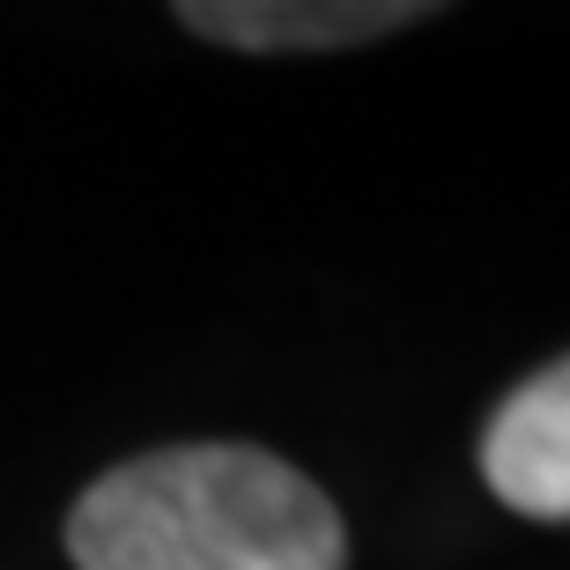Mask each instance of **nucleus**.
Returning a JSON list of instances; mask_svg holds the SVG:
<instances>
[{"label": "nucleus", "instance_id": "3", "mask_svg": "<svg viewBox=\"0 0 570 570\" xmlns=\"http://www.w3.org/2000/svg\"><path fill=\"white\" fill-rule=\"evenodd\" d=\"M482 482L519 519H541V527L570 519V356L497 407L482 438Z\"/></svg>", "mask_w": 570, "mask_h": 570}, {"label": "nucleus", "instance_id": "1", "mask_svg": "<svg viewBox=\"0 0 570 570\" xmlns=\"http://www.w3.org/2000/svg\"><path fill=\"white\" fill-rule=\"evenodd\" d=\"M75 570H348L334 497L259 444H164L67 511Z\"/></svg>", "mask_w": 570, "mask_h": 570}, {"label": "nucleus", "instance_id": "2", "mask_svg": "<svg viewBox=\"0 0 570 570\" xmlns=\"http://www.w3.org/2000/svg\"><path fill=\"white\" fill-rule=\"evenodd\" d=\"M178 22L230 52H341L393 38L452 0H170Z\"/></svg>", "mask_w": 570, "mask_h": 570}]
</instances>
